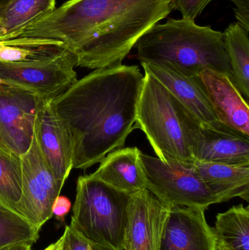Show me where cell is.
<instances>
[{
  "mask_svg": "<svg viewBox=\"0 0 249 250\" xmlns=\"http://www.w3.org/2000/svg\"><path fill=\"white\" fill-rule=\"evenodd\" d=\"M216 250H228L225 249V248H222V247H221L220 245H217V244H216Z\"/></svg>",
  "mask_w": 249,
  "mask_h": 250,
  "instance_id": "cell-29",
  "label": "cell"
},
{
  "mask_svg": "<svg viewBox=\"0 0 249 250\" xmlns=\"http://www.w3.org/2000/svg\"><path fill=\"white\" fill-rule=\"evenodd\" d=\"M137 147L118 148L110 152L95 173L90 174L107 185L126 193L146 188L144 173Z\"/></svg>",
  "mask_w": 249,
  "mask_h": 250,
  "instance_id": "cell-16",
  "label": "cell"
},
{
  "mask_svg": "<svg viewBox=\"0 0 249 250\" xmlns=\"http://www.w3.org/2000/svg\"><path fill=\"white\" fill-rule=\"evenodd\" d=\"M216 244L228 250H249V208L235 206L216 216L212 229Z\"/></svg>",
  "mask_w": 249,
  "mask_h": 250,
  "instance_id": "cell-20",
  "label": "cell"
},
{
  "mask_svg": "<svg viewBox=\"0 0 249 250\" xmlns=\"http://www.w3.org/2000/svg\"><path fill=\"white\" fill-rule=\"evenodd\" d=\"M139 157L146 189L167 205L206 211L210 206L222 203L205 185L192 162L163 161L142 151Z\"/></svg>",
  "mask_w": 249,
  "mask_h": 250,
  "instance_id": "cell-6",
  "label": "cell"
},
{
  "mask_svg": "<svg viewBox=\"0 0 249 250\" xmlns=\"http://www.w3.org/2000/svg\"><path fill=\"white\" fill-rule=\"evenodd\" d=\"M213 230L205 211L171 206L159 250H216Z\"/></svg>",
  "mask_w": 249,
  "mask_h": 250,
  "instance_id": "cell-13",
  "label": "cell"
},
{
  "mask_svg": "<svg viewBox=\"0 0 249 250\" xmlns=\"http://www.w3.org/2000/svg\"><path fill=\"white\" fill-rule=\"evenodd\" d=\"M60 245H61V238H60L58 241H57V242L51 244V245H49L48 248H45L44 250H58V248H59Z\"/></svg>",
  "mask_w": 249,
  "mask_h": 250,
  "instance_id": "cell-28",
  "label": "cell"
},
{
  "mask_svg": "<svg viewBox=\"0 0 249 250\" xmlns=\"http://www.w3.org/2000/svg\"><path fill=\"white\" fill-rule=\"evenodd\" d=\"M22 196L16 211L40 230L52 217V207L64 184L53 173L35 137L28 151L20 156Z\"/></svg>",
  "mask_w": 249,
  "mask_h": 250,
  "instance_id": "cell-7",
  "label": "cell"
},
{
  "mask_svg": "<svg viewBox=\"0 0 249 250\" xmlns=\"http://www.w3.org/2000/svg\"><path fill=\"white\" fill-rule=\"evenodd\" d=\"M39 232L24 217L0 203V250L20 244L32 245Z\"/></svg>",
  "mask_w": 249,
  "mask_h": 250,
  "instance_id": "cell-23",
  "label": "cell"
},
{
  "mask_svg": "<svg viewBox=\"0 0 249 250\" xmlns=\"http://www.w3.org/2000/svg\"><path fill=\"white\" fill-rule=\"evenodd\" d=\"M197 79L218 120L231 129L249 137V106L227 75L205 68Z\"/></svg>",
  "mask_w": 249,
  "mask_h": 250,
  "instance_id": "cell-14",
  "label": "cell"
},
{
  "mask_svg": "<svg viewBox=\"0 0 249 250\" xmlns=\"http://www.w3.org/2000/svg\"><path fill=\"white\" fill-rule=\"evenodd\" d=\"M213 0H172V9L181 12L183 19L194 21Z\"/></svg>",
  "mask_w": 249,
  "mask_h": 250,
  "instance_id": "cell-25",
  "label": "cell"
},
{
  "mask_svg": "<svg viewBox=\"0 0 249 250\" xmlns=\"http://www.w3.org/2000/svg\"><path fill=\"white\" fill-rule=\"evenodd\" d=\"M1 28H0V38H1Z\"/></svg>",
  "mask_w": 249,
  "mask_h": 250,
  "instance_id": "cell-30",
  "label": "cell"
},
{
  "mask_svg": "<svg viewBox=\"0 0 249 250\" xmlns=\"http://www.w3.org/2000/svg\"><path fill=\"white\" fill-rule=\"evenodd\" d=\"M60 248H61V245H60L59 248H58V250H60Z\"/></svg>",
  "mask_w": 249,
  "mask_h": 250,
  "instance_id": "cell-31",
  "label": "cell"
},
{
  "mask_svg": "<svg viewBox=\"0 0 249 250\" xmlns=\"http://www.w3.org/2000/svg\"><path fill=\"white\" fill-rule=\"evenodd\" d=\"M76 66L77 57L70 50L45 62H0V82L28 89L45 101H53L77 82Z\"/></svg>",
  "mask_w": 249,
  "mask_h": 250,
  "instance_id": "cell-8",
  "label": "cell"
},
{
  "mask_svg": "<svg viewBox=\"0 0 249 250\" xmlns=\"http://www.w3.org/2000/svg\"><path fill=\"white\" fill-rule=\"evenodd\" d=\"M172 0H68L4 37L64 42L77 66L91 70L120 65L138 40L172 11Z\"/></svg>",
  "mask_w": 249,
  "mask_h": 250,
  "instance_id": "cell-1",
  "label": "cell"
},
{
  "mask_svg": "<svg viewBox=\"0 0 249 250\" xmlns=\"http://www.w3.org/2000/svg\"><path fill=\"white\" fill-rule=\"evenodd\" d=\"M130 195L90 175L79 176L70 226L95 245L124 250Z\"/></svg>",
  "mask_w": 249,
  "mask_h": 250,
  "instance_id": "cell-5",
  "label": "cell"
},
{
  "mask_svg": "<svg viewBox=\"0 0 249 250\" xmlns=\"http://www.w3.org/2000/svg\"><path fill=\"white\" fill-rule=\"evenodd\" d=\"M141 65L192 113L201 126L215 128L221 124L196 75L186 73L168 62L141 63Z\"/></svg>",
  "mask_w": 249,
  "mask_h": 250,
  "instance_id": "cell-12",
  "label": "cell"
},
{
  "mask_svg": "<svg viewBox=\"0 0 249 250\" xmlns=\"http://www.w3.org/2000/svg\"><path fill=\"white\" fill-rule=\"evenodd\" d=\"M34 137L53 173L65 183L73 168V144L67 127L53 107L52 101L42 100L39 104Z\"/></svg>",
  "mask_w": 249,
  "mask_h": 250,
  "instance_id": "cell-11",
  "label": "cell"
},
{
  "mask_svg": "<svg viewBox=\"0 0 249 250\" xmlns=\"http://www.w3.org/2000/svg\"><path fill=\"white\" fill-rule=\"evenodd\" d=\"M223 34L224 45L232 69V82L244 99L249 100V29L238 22Z\"/></svg>",
  "mask_w": 249,
  "mask_h": 250,
  "instance_id": "cell-19",
  "label": "cell"
},
{
  "mask_svg": "<svg viewBox=\"0 0 249 250\" xmlns=\"http://www.w3.org/2000/svg\"><path fill=\"white\" fill-rule=\"evenodd\" d=\"M21 196L20 156L0 147V203L16 211Z\"/></svg>",
  "mask_w": 249,
  "mask_h": 250,
  "instance_id": "cell-22",
  "label": "cell"
},
{
  "mask_svg": "<svg viewBox=\"0 0 249 250\" xmlns=\"http://www.w3.org/2000/svg\"><path fill=\"white\" fill-rule=\"evenodd\" d=\"M61 239L60 250H110L86 240L70 226H66Z\"/></svg>",
  "mask_w": 249,
  "mask_h": 250,
  "instance_id": "cell-24",
  "label": "cell"
},
{
  "mask_svg": "<svg viewBox=\"0 0 249 250\" xmlns=\"http://www.w3.org/2000/svg\"><path fill=\"white\" fill-rule=\"evenodd\" d=\"M192 157L197 161L249 166V137L222 123L215 128L200 126Z\"/></svg>",
  "mask_w": 249,
  "mask_h": 250,
  "instance_id": "cell-15",
  "label": "cell"
},
{
  "mask_svg": "<svg viewBox=\"0 0 249 250\" xmlns=\"http://www.w3.org/2000/svg\"><path fill=\"white\" fill-rule=\"evenodd\" d=\"M143 79L137 65L96 69L53 100L71 136L73 168L86 170L124 146L134 130Z\"/></svg>",
  "mask_w": 249,
  "mask_h": 250,
  "instance_id": "cell-2",
  "label": "cell"
},
{
  "mask_svg": "<svg viewBox=\"0 0 249 250\" xmlns=\"http://www.w3.org/2000/svg\"><path fill=\"white\" fill-rule=\"evenodd\" d=\"M134 47L140 63L168 62L194 76L202 69H211L232 79L223 34L194 21L170 19L156 23Z\"/></svg>",
  "mask_w": 249,
  "mask_h": 250,
  "instance_id": "cell-3",
  "label": "cell"
},
{
  "mask_svg": "<svg viewBox=\"0 0 249 250\" xmlns=\"http://www.w3.org/2000/svg\"><path fill=\"white\" fill-rule=\"evenodd\" d=\"M42 100L28 89L0 82V147L19 156L28 151Z\"/></svg>",
  "mask_w": 249,
  "mask_h": 250,
  "instance_id": "cell-9",
  "label": "cell"
},
{
  "mask_svg": "<svg viewBox=\"0 0 249 250\" xmlns=\"http://www.w3.org/2000/svg\"><path fill=\"white\" fill-rule=\"evenodd\" d=\"M193 166L207 188L222 202L234 198L249 201V166L194 160Z\"/></svg>",
  "mask_w": 249,
  "mask_h": 250,
  "instance_id": "cell-17",
  "label": "cell"
},
{
  "mask_svg": "<svg viewBox=\"0 0 249 250\" xmlns=\"http://www.w3.org/2000/svg\"><path fill=\"white\" fill-rule=\"evenodd\" d=\"M170 207L146 188L131 194L124 250H159Z\"/></svg>",
  "mask_w": 249,
  "mask_h": 250,
  "instance_id": "cell-10",
  "label": "cell"
},
{
  "mask_svg": "<svg viewBox=\"0 0 249 250\" xmlns=\"http://www.w3.org/2000/svg\"><path fill=\"white\" fill-rule=\"evenodd\" d=\"M70 50L64 42L57 40L22 38L0 41V62H45L58 58Z\"/></svg>",
  "mask_w": 249,
  "mask_h": 250,
  "instance_id": "cell-18",
  "label": "cell"
},
{
  "mask_svg": "<svg viewBox=\"0 0 249 250\" xmlns=\"http://www.w3.org/2000/svg\"><path fill=\"white\" fill-rule=\"evenodd\" d=\"M32 245L29 244H20V245H13L7 247L1 250H32Z\"/></svg>",
  "mask_w": 249,
  "mask_h": 250,
  "instance_id": "cell-27",
  "label": "cell"
},
{
  "mask_svg": "<svg viewBox=\"0 0 249 250\" xmlns=\"http://www.w3.org/2000/svg\"><path fill=\"white\" fill-rule=\"evenodd\" d=\"M56 0H7L0 4V40L55 9Z\"/></svg>",
  "mask_w": 249,
  "mask_h": 250,
  "instance_id": "cell-21",
  "label": "cell"
},
{
  "mask_svg": "<svg viewBox=\"0 0 249 250\" xmlns=\"http://www.w3.org/2000/svg\"><path fill=\"white\" fill-rule=\"evenodd\" d=\"M200 126L159 81L145 71L133 128L146 134L158 158L194 161L193 146Z\"/></svg>",
  "mask_w": 249,
  "mask_h": 250,
  "instance_id": "cell-4",
  "label": "cell"
},
{
  "mask_svg": "<svg viewBox=\"0 0 249 250\" xmlns=\"http://www.w3.org/2000/svg\"><path fill=\"white\" fill-rule=\"evenodd\" d=\"M71 207V202L67 197L58 195L53 205V215L55 216L58 221L63 222L65 216L70 212Z\"/></svg>",
  "mask_w": 249,
  "mask_h": 250,
  "instance_id": "cell-26",
  "label": "cell"
}]
</instances>
